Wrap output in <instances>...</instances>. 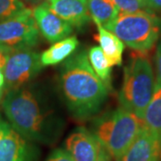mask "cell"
I'll list each match as a JSON object with an SVG mask.
<instances>
[{"instance_id": "1", "label": "cell", "mask_w": 161, "mask_h": 161, "mask_svg": "<svg viewBox=\"0 0 161 161\" xmlns=\"http://www.w3.org/2000/svg\"><path fill=\"white\" fill-rule=\"evenodd\" d=\"M2 107L12 127L31 142L51 145L64 124L40 88L25 86L6 92Z\"/></svg>"}, {"instance_id": "2", "label": "cell", "mask_w": 161, "mask_h": 161, "mask_svg": "<svg viewBox=\"0 0 161 161\" xmlns=\"http://www.w3.org/2000/svg\"><path fill=\"white\" fill-rule=\"evenodd\" d=\"M61 94L75 119L85 121L98 115L109 90L98 78L83 49L64 61L59 74Z\"/></svg>"}, {"instance_id": "3", "label": "cell", "mask_w": 161, "mask_h": 161, "mask_svg": "<svg viewBox=\"0 0 161 161\" xmlns=\"http://www.w3.org/2000/svg\"><path fill=\"white\" fill-rule=\"evenodd\" d=\"M142 118L119 106L94 118L92 132L112 159L117 161L143 128Z\"/></svg>"}, {"instance_id": "4", "label": "cell", "mask_w": 161, "mask_h": 161, "mask_svg": "<svg viewBox=\"0 0 161 161\" xmlns=\"http://www.w3.org/2000/svg\"><path fill=\"white\" fill-rule=\"evenodd\" d=\"M155 83L152 64L147 53L132 52L124 69V80L118 95L120 106L142 119Z\"/></svg>"}, {"instance_id": "5", "label": "cell", "mask_w": 161, "mask_h": 161, "mask_svg": "<svg viewBox=\"0 0 161 161\" xmlns=\"http://www.w3.org/2000/svg\"><path fill=\"white\" fill-rule=\"evenodd\" d=\"M104 28L133 51L148 53L160 38L161 19L148 12L119 14Z\"/></svg>"}, {"instance_id": "6", "label": "cell", "mask_w": 161, "mask_h": 161, "mask_svg": "<svg viewBox=\"0 0 161 161\" xmlns=\"http://www.w3.org/2000/svg\"><path fill=\"white\" fill-rule=\"evenodd\" d=\"M40 35L32 9L29 7L16 16L0 23V43L13 50L33 48L40 43Z\"/></svg>"}, {"instance_id": "7", "label": "cell", "mask_w": 161, "mask_h": 161, "mask_svg": "<svg viewBox=\"0 0 161 161\" xmlns=\"http://www.w3.org/2000/svg\"><path fill=\"white\" fill-rule=\"evenodd\" d=\"M43 67L40 55L32 48L12 50L3 68L5 91L25 86L40 74Z\"/></svg>"}, {"instance_id": "8", "label": "cell", "mask_w": 161, "mask_h": 161, "mask_svg": "<svg viewBox=\"0 0 161 161\" xmlns=\"http://www.w3.org/2000/svg\"><path fill=\"white\" fill-rule=\"evenodd\" d=\"M40 150L0 117V161H38Z\"/></svg>"}, {"instance_id": "9", "label": "cell", "mask_w": 161, "mask_h": 161, "mask_svg": "<svg viewBox=\"0 0 161 161\" xmlns=\"http://www.w3.org/2000/svg\"><path fill=\"white\" fill-rule=\"evenodd\" d=\"M64 150L75 161H111L112 158L95 135L85 127H78L64 142Z\"/></svg>"}, {"instance_id": "10", "label": "cell", "mask_w": 161, "mask_h": 161, "mask_svg": "<svg viewBox=\"0 0 161 161\" xmlns=\"http://www.w3.org/2000/svg\"><path fill=\"white\" fill-rule=\"evenodd\" d=\"M32 15L40 35L49 43L64 40L74 31L73 26L51 11L46 4L32 8Z\"/></svg>"}, {"instance_id": "11", "label": "cell", "mask_w": 161, "mask_h": 161, "mask_svg": "<svg viewBox=\"0 0 161 161\" xmlns=\"http://www.w3.org/2000/svg\"><path fill=\"white\" fill-rule=\"evenodd\" d=\"M117 161H161V138L143 126Z\"/></svg>"}, {"instance_id": "12", "label": "cell", "mask_w": 161, "mask_h": 161, "mask_svg": "<svg viewBox=\"0 0 161 161\" xmlns=\"http://www.w3.org/2000/svg\"><path fill=\"white\" fill-rule=\"evenodd\" d=\"M46 5L73 28L82 29L92 20L88 0H48Z\"/></svg>"}, {"instance_id": "13", "label": "cell", "mask_w": 161, "mask_h": 161, "mask_svg": "<svg viewBox=\"0 0 161 161\" xmlns=\"http://www.w3.org/2000/svg\"><path fill=\"white\" fill-rule=\"evenodd\" d=\"M78 47L79 40L75 36L57 41L40 55L41 64L43 66H49L63 63L77 50Z\"/></svg>"}, {"instance_id": "14", "label": "cell", "mask_w": 161, "mask_h": 161, "mask_svg": "<svg viewBox=\"0 0 161 161\" xmlns=\"http://www.w3.org/2000/svg\"><path fill=\"white\" fill-rule=\"evenodd\" d=\"M98 34L95 37L99 43V47L107 57L109 64L113 65H121L123 62V53L125 44L114 33L105 29L100 24L96 23Z\"/></svg>"}, {"instance_id": "15", "label": "cell", "mask_w": 161, "mask_h": 161, "mask_svg": "<svg viewBox=\"0 0 161 161\" xmlns=\"http://www.w3.org/2000/svg\"><path fill=\"white\" fill-rule=\"evenodd\" d=\"M144 126L161 138V83L156 80L154 92L142 116Z\"/></svg>"}, {"instance_id": "16", "label": "cell", "mask_w": 161, "mask_h": 161, "mask_svg": "<svg viewBox=\"0 0 161 161\" xmlns=\"http://www.w3.org/2000/svg\"><path fill=\"white\" fill-rule=\"evenodd\" d=\"M88 8L94 23L103 27L119 14L113 0H88Z\"/></svg>"}, {"instance_id": "17", "label": "cell", "mask_w": 161, "mask_h": 161, "mask_svg": "<svg viewBox=\"0 0 161 161\" xmlns=\"http://www.w3.org/2000/svg\"><path fill=\"white\" fill-rule=\"evenodd\" d=\"M88 58L92 69L94 70L98 78L102 80V82L110 91L112 89V82H111L112 65L109 64L100 47L93 46L91 47L88 51Z\"/></svg>"}, {"instance_id": "18", "label": "cell", "mask_w": 161, "mask_h": 161, "mask_svg": "<svg viewBox=\"0 0 161 161\" xmlns=\"http://www.w3.org/2000/svg\"><path fill=\"white\" fill-rule=\"evenodd\" d=\"M119 14H134L139 12L154 13L147 0H113Z\"/></svg>"}, {"instance_id": "19", "label": "cell", "mask_w": 161, "mask_h": 161, "mask_svg": "<svg viewBox=\"0 0 161 161\" xmlns=\"http://www.w3.org/2000/svg\"><path fill=\"white\" fill-rule=\"evenodd\" d=\"M26 8L21 0H0V23L16 16Z\"/></svg>"}, {"instance_id": "20", "label": "cell", "mask_w": 161, "mask_h": 161, "mask_svg": "<svg viewBox=\"0 0 161 161\" xmlns=\"http://www.w3.org/2000/svg\"><path fill=\"white\" fill-rule=\"evenodd\" d=\"M46 161H75L64 149H56L52 151Z\"/></svg>"}, {"instance_id": "21", "label": "cell", "mask_w": 161, "mask_h": 161, "mask_svg": "<svg viewBox=\"0 0 161 161\" xmlns=\"http://www.w3.org/2000/svg\"><path fill=\"white\" fill-rule=\"evenodd\" d=\"M155 69L157 75V81L161 83V41L157 45L155 53Z\"/></svg>"}, {"instance_id": "22", "label": "cell", "mask_w": 161, "mask_h": 161, "mask_svg": "<svg viewBox=\"0 0 161 161\" xmlns=\"http://www.w3.org/2000/svg\"><path fill=\"white\" fill-rule=\"evenodd\" d=\"M12 50L13 49H11L10 47L0 43V65L2 68H4L7 58H8L9 54L12 52Z\"/></svg>"}, {"instance_id": "23", "label": "cell", "mask_w": 161, "mask_h": 161, "mask_svg": "<svg viewBox=\"0 0 161 161\" xmlns=\"http://www.w3.org/2000/svg\"><path fill=\"white\" fill-rule=\"evenodd\" d=\"M21 1H22L23 4L27 6V7L32 9V8L36 7V6H41V5L46 4L48 0H21Z\"/></svg>"}, {"instance_id": "24", "label": "cell", "mask_w": 161, "mask_h": 161, "mask_svg": "<svg viewBox=\"0 0 161 161\" xmlns=\"http://www.w3.org/2000/svg\"><path fill=\"white\" fill-rule=\"evenodd\" d=\"M148 3L152 11L161 12V0H148Z\"/></svg>"}, {"instance_id": "25", "label": "cell", "mask_w": 161, "mask_h": 161, "mask_svg": "<svg viewBox=\"0 0 161 161\" xmlns=\"http://www.w3.org/2000/svg\"><path fill=\"white\" fill-rule=\"evenodd\" d=\"M5 91V76H4V73H3V68L0 65V100L3 97V94Z\"/></svg>"}, {"instance_id": "26", "label": "cell", "mask_w": 161, "mask_h": 161, "mask_svg": "<svg viewBox=\"0 0 161 161\" xmlns=\"http://www.w3.org/2000/svg\"><path fill=\"white\" fill-rule=\"evenodd\" d=\"M147 1H148V0H147Z\"/></svg>"}]
</instances>
